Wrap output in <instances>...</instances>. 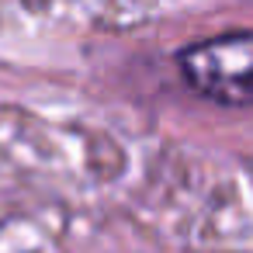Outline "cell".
Wrapping results in <instances>:
<instances>
[{
    "mask_svg": "<svg viewBox=\"0 0 253 253\" xmlns=\"http://www.w3.org/2000/svg\"><path fill=\"white\" fill-rule=\"evenodd\" d=\"M184 84L205 101L225 108H253V28L225 32L180 49Z\"/></svg>",
    "mask_w": 253,
    "mask_h": 253,
    "instance_id": "1",
    "label": "cell"
}]
</instances>
